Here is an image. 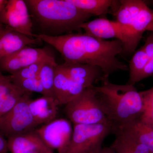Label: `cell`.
Returning <instances> with one entry per match:
<instances>
[{
	"instance_id": "cb8c5ba5",
	"label": "cell",
	"mask_w": 153,
	"mask_h": 153,
	"mask_svg": "<svg viewBox=\"0 0 153 153\" xmlns=\"http://www.w3.org/2000/svg\"><path fill=\"white\" fill-rule=\"evenodd\" d=\"M140 93L143 103V111L140 119L153 129V87Z\"/></svg>"
},
{
	"instance_id": "d4e9b609",
	"label": "cell",
	"mask_w": 153,
	"mask_h": 153,
	"mask_svg": "<svg viewBox=\"0 0 153 153\" xmlns=\"http://www.w3.org/2000/svg\"><path fill=\"white\" fill-rule=\"evenodd\" d=\"M52 56V55H49L38 62L11 73L10 75V77L13 79H22L38 77L40 71L44 63Z\"/></svg>"
},
{
	"instance_id": "30bf717a",
	"label": "cell",
	"mask_w": 153,
	"mask_h": 153,
	"mask_svg": "<svg viewBox=\"0 0 153 153\" xmlns=\"http://www.w3.org/2000/svg\"><path fill=\"white\" fill-rule=\"evenodd\" d=\"M51 55L47 49L25 47L0 60V68L13 73Z\"/></svg>"
},
{
	"instance_id": "7a4b0ae2",
	"label": "cell",
	"mask_w": 153,
	"mask_h": 153,
	"mask_svg": "<svg viewBox=\"0 0 153 153\" xmlns=\"http://www.w3.org/2000/svg\"><path fill=\"white\" fill-rule=\"evenodd\" d=\"M94 86L106 117L114 128L124 127L140 118L143 111L141 96L134 85L102 81Z\"/></svg>"
},
{
	"instance_id": "4fadbf2b",
	"label": "cell",
	"mask_w": 153,
	"mask_h": 153,
	"mask_svg": "<svg viewBox=\"0 0 153 153\" xmlns=\"http://www.w3.org/2000/svg\"><path fill=\"white\" fill-rule=\"evenodd\" d=\"M80 28L84 30L85 34L97 39L121 40L122 26L116 21L98 18L85 22L81 25Z\"/></svg>"
},
{
	"instance_id": "6da1fadb",
	"label": "cell",
	"mask_w": 153,
	"mask_h": 153,
	"mask_svg": "<svg viewBox=\"0 0 153 153\" xmlns=\"http://www.w3.org/2000/svg\"><path fill=\"white\" fill-rule=\"evenodd\" d=\"M34 38L44 41L60 52L65 62L88 64L101 69L105 79L115 71H127L128 67L117 56L123 53V47L119 40H100L80 33L51 36L34 34Z\"/></svg>"
},
{
	"instance_id": "8fae6325",
	"label": "cell",
	"mask_w": 153,
	"mask_h": 153,
	"mask_svg": "<svg viewBox=\"0 0 153 153\" xmlns=\"http://www.w3.org/2000/svg\"><path fill=\"white\" fill-rule=\"evenodd\" d=\"M58 66L70 79L85 88L94 86V83L97 81L107 80L105 79L101 69L97 66L65 62Z\"/></svg>"
},
{
	"instance_id": "ffe728a7",
	"label": "cell",
	"mask_w": 153,
	"mask_h": 153,
	"mask_svg": "<svg viewBox=\"0 0 153 153\" xmlns=\"http://www.w3.org/2000/svg\"><path fill=\"white\" fill-rule=\"evenodd\" d=\"M119 7L114 16L116 22L125 27L129 25L147 5L141 0H121Z\"/></svg>"
},
{
	"instance_id": "9a60e30c",
	"label": "cell",
	"mask_w": 153,
	"mask_h": 153,
	"mask_svg": "<svg viewBox=\"0 0 153 153\" xmlns=\"http://www.w3.org/2000/svg\"><path fill=\"white\" fill-rule=\"evenodd\" d=\"M29 105L31 114L38 126L56 119L60 106L57 99L45 96L30 100Z\"/></svg>"
},
{
	"instance_id": "ac0fdd59",
	"label": "cell",
	"mask_w": 153,
	"mask_h": 153,
	"mask_svg": "<svg viewBox=\"0 0 153 153\" xmlns=\"http://www.w3.org/2000/svg\"><path fill=\"white\" fill-rule=\"evenodd\" d=\"M115 139L110 146L115 153H152L125 128H114Z\"/></svg>"
},
{
	"instance_id": "277c9868",
	"label": "cell",
	"mask_w": 153,
	"mask_h": 153,
	"mask_svg": "<svg viewBox=\"0 0 153 153\" xmlns=\"http://www.w3.org/2000/svg\"><path fill=\"white\" fill-rule=\"evenodd\" d=\"M93 87L85 88L65 105L64 112L73 124H111L106 117Z\"/></svg>"
},
{
	"instance_id": "52a82bcc",
	"label": "cell",
	"mask_w": 153,
	"mask_h": 153,
	"mask_svg": "<svg viewBox=\"0 0 153 153\" xmlns=\"http://www.w3.org/2000/svg\"><path fill=\"white\" fill-rule=\"evenodd\" d=\"M73 128L71 121L56 119L35 130L47 146L58 153H63L71 141Z\"/></svg>"
},
{
	"instance_id": "f1b7e54d",
	"label": "cell",
	"mask_w": 153,
	"mask_h": 153,
	"mask_svg": "<svg viewBox=\"0 0 153 153\" xmlns=\"http://www.w3.org/2000/svg\"><path fill=\"white\" fill-rule=\"evenodd\" d=\"M8 152L7 140L0 134V153H7Z\"/></svg>"
},
{
	"instance_id": "44dd1931",
	"label": "cell",
	"mask_w": 153,
	"mask_h": 153,
	"mask_svg": "<svg viewBox=\"0 0 153 153\" xmlns=\"http://www.w3.org/2000/svg\"><path fill=\"white\" fill-rule=\"evenodd\" d=\"M123 128H125L142 144L153 153V129L143 123L139 119Z\"/></svg>"
},
{
	"instance_id": "4316f807",
	"label": "cell",
	"mask_w": 153,
	"mask_h": 153,
	"mask_svg": "<svg viewBox=\"0 0 153 153\" xmlns=\"http://www.w3.org/2000/svg\"><path fill=\"white\" fill-rule=\"evenodd\" d=\"M150 33L142 47L149 58L153 57V31Z\"/></svg>"
},
{
	"instance_id": "d6986e66",
	"label": "cell",
	"mask_w": 153,
	"mask_h": 153,
	"mask_svg": "<svg viewBox=\"0 0 153 153\" xmlns=\"http://www.w3.org/2000/svg\"><path fill=\"white\" fill-rule=\"evenodd\" d=\"M77 8L92 16H114L119 7L120 1L112 0H69Z\"/></svg>"
},
{
	"instance_id": "1f68e13d",
	"label": "cell",
	"mask_w": 153,
	"mask_h": 153,
	"mask_svg": "<svg viewBox=\"0 0 153 153\" xmlns=\"http://www.w3.org/2000/svg\"><path fill=\"white\" fill-rule=\"evenodd\" d=\"M29 153H54V151L51 150L49 151L38 150L34 151Z\"/></svg>"
},
{
	"instance_id": "f546056e",
	"label": "cell",
	"mask_w": 153,
	"mask_h": 153,
	"mask_svg": "<svg viewBox=\"0 0 153 153\" xmlns=\"http://www.w3.org/2000/svg\"><path fill=\"white\" fill-rule=\"evenodd\" d=\"M95 153H115L112 148L111 147H106L102 148L101 150Z\"/></svg>"
},
{
	"instance_id": "83f0119b",
	"label": "cell",
	"mask_w": 153,
	"mask_h": 153,
	"mask_svg": "<svg viewBox=\"0 0 153 153\" xmlns=\"http://www.w3.org/2000/svg\"><path fill=\"white\" fill-rule=\"evenodd\" d=\"M153 57L150 58L149 62L145 67L142 74L140 78V81L153 76Z\"/></svg>"
},
{
	"instance_id": "8992f818",
	"label": "cell",
	"mask_w": 153,
	"mask_h": 153,
	"mask_svg": "<svg viewBox=\"0 0 153 153\" xmlns=\"http://www.w3.org/2000/svg\"><path fill=\"white\" fill-rule=\"evenodd\" d=\"M32 94H26L11 110L0 117V134L5 137L27 133L38 128L29 107Z\"/></svg>"
},
{
	"instance_id": "ba28073f",
	"label": "cell",
	"mask_w": 153,
	"mask_h": 153,
	"mask_svg": "<svg viewBox=\"0 0 153 153\" xmlns=\"http://www.w3.org/2000/svg\"><path fill=\"white\" fill-rule=\"evenodd\" d=\"M146 31H153V10L147 5L129 25L122 26L123 53L128 55L134 53Z\"/></svg>"
},
{
	"instance_id": "d6a6232c",
	"label": "cell",
	"mask_w": 153,
	"mask_h": 153,
	"mask_svg": "<svg viewBox=\"0 0 153 153\" xmlns=\"http://www.w3.org/2000/svg\"><path fill=\"white\" fill-rule=\"evenodd\" d=\"M153 3V2H152Z\"/></svg>"
},
{
	"instance_id": "5bb4252c",
	"label": "cell",
	"mask_w": 153,
	"mask_h": 153,
	"mask_svg": "<svg viewBox=\"0 0 153 153\" xmlns=\"http://www.w3.org/2000/svg\"><path fill=\"white\" fill-rule=\"evenodd\" d=\"M85 88L71 80L59 68L55 70L54 92L60 105H65L80 94Z\"/></svg>"
},
{
	"instance_id": "603a6c76",
	"label": "cell",
	"mask_w": 153,
	"mask_h": 153,
	"mask_svg": "<svg viewBox=\"0 0 153 153\" xmlns=\"http://www.w3.org/2000/svg\"><path fill=\"white\" fill-rule=\"evenodd\" d=\"M58 65L53 56L46 61L38 75L41 84L49 96L55 97L54 82L56 66Z\"/></svg>"
},
{
	"instance_id": "3957f363",
	"label": "cell",
	"mask_w": 153,
	"mask_h": 153,
	"mask_svg": "<svg viewBox=\"0 0 153 153\" xmlns=\"http://www.w3.org/2000/svg\"><path fill=\"white\" fill-rule=\"evenodd\" d=\"M29 11L44 30L58 34L72 33L91 17L69 0H26Z\"/></svg>"
},
{
	"instance_id": "7c38bea8",
	"label": "cell",
	"mask_w": 153,
	"mask_h": 153,
	"mask_svg": "<svg viewBox=\"0 0 153 153\" xmlns=\"http://www.w3.org/2000/svg\"><path fill=\"white\" fill-rule=\"evenodd\" d=\"M41 40L17 32L0 23V60L16 53L28 45L37 44Z\"/></svg>"
},
{
	"instance_id": "5b68a950",
	"label": "cell",
	"mask_w": 153,
	"mask_h": 153,
	"mask_svg": "<svg viewBox=\"0 0 153 153\" xmlns=\"http://www.w3.org/2000/svg\"><path fill=\"white\" fill-rule=\"evenodd\" d=\"M71 141L63 153H95L102 149L104 140L113 134L110 123L75 124Z\"/></svg>"
},
{
	"instance_id": "4dcf8cb0",
	"label": "cell",
	"mask_w": 153,
	"mask_h": 153,
	"mask_svg": "<svg viewBox=\"0 0 153 153\" xmlns=\"http://www.w3.org/2000/svg\"><path fill=\"white\" fill-rule=\"evenodd\" d=\"M7 2L8 0H0V13L5 7Z\"/></svg>"
},
{
	"instance_id": "2e32d148",
	"label": "cell",
	"mask_w": 153,
	"mask_h": 153,
	"mask_svg": "<svg viewBox=\"0 0 153 153\" xmlns=\"http://www.w3.org/2000/svg\"><path fill=\"white\" fill-rule=\"evenodd\" d=\"M28 93L30 92L19 87L10 76L3 75L0 71V117L8 112Z\"/></svg>"
},
{
	"instance_id": "e0dca14e",
	"label": "cell",
	"mask_w": 153,
	"mask_h": 153,
	"mask_svg": "<svg viewBox=\"0 0 153 153\" xmlns=\"http://www.w3.org/2000/svg\"><path fill=\"white\" fill-rule=\"evenodd\" d=\"M7 140L9 152L11 153H29L36 151L52 150L43 142L35 130L10 137Z\"/></svg>"
},
{
	"instance_id": "484cf974",
	"label": "cell",
	"mask_w": 153,
	"mask_h": 153,
	"mask_svg": "<svg viewBox=\"0 0 153 153\" xmlns=\"http://www.w3.org/2000/svg\"><path fill=\"white\" fill-rule=\"evenodd\" d=\"M11 79L16 85L25 91L31 93L36 92L41 94L43 96H49L38 77L22 79Z\"/></svg>"
},
{
	"instance_id": "9c48e42d",
	"label": "cell",
	"mask_w": 153,
	"mask_h": 153,
	"mask_svg": "<svg viewBox=\"0 0 153 153\" xmlns=\"http://www.w3.org/2000/svg\"><path fill=\"white\" fill-rule=\"evenodd\" d=\"M0 23L30 37H33V23L27 6L23 0H8L0 13Z\"/></svg>"
},
{
	"instance_id": "7402d4cb",
	"label": "cell",
	"mask_w": 153,
	"mask_h": 153,
	"mask_svg": "<svg viewBox=\"0 0 153 153\" xmlns=\"http://www.w3.org/2000/svg\"><path fill=\"white\" fill-rule=\"evenodd\" d=\"M149 59L142 47L134 54L129 64V77L127 84L134 85L139 82L140 77Z\"/></svg>"
}]
</instances>
